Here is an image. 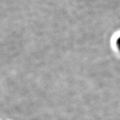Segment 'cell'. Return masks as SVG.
Masks as SVG:
<instances>
[{
  "label": "cell",
  "instance_id": "cell-1",
  "mask_svg": "<svg viewBox=\"0 0 120 120\" xmlns=\"http://www.w3.org/2000/svg\"><path fill=\"white\" fill-rule=\"evenodd\" d=\"M117 45H118V46H119V48L120 49V38L117 40Z\"/></svg>",
  "mask_w": 120,
  "mask_h": 120
}]
</instances>
